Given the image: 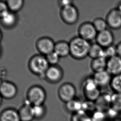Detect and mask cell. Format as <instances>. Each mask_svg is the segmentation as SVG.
Masks as SVG:
<instances>
[{
    "mask_svg": "<svg viewBox=\"0 0 121 121\" xmlns=\"http://www.w3.org/2000/svg\"><path fill=\"white\" fill-rule=\"evenodd\" d=\"M27 96L28 100L33 106L42 105L46 100V92L40 86H34L28 91Z\"/></svg>",
    "mask_w": 121,
    "mask_h": 121,
    "instance_id": "obj_4",
    "label": "cell"
},
{
    "mask_svg": "<svg viewBox=\"0 0 121 121\" xmlns=\"http://www.w3.org/2000/svg\"><path fill=\"white\" fill-rule=\"evenodd\" d=\"M17 17L15 13L8 10L0 14V22L4 27L11 28L17 24Z\"/></svg>",
    "mask_w": 121,
    "mask_h": 121,
    "instance_id": "obj_15",
    "label": "cell"
},
{
    "mask_svg": "<svg viewBox=\"0 0 121 121\" xmlns=\"http://www.w3.org/2000/svg\"><path fill=\"white\" fill-rule=\"evenodd\" d=\"M6 2L9 10L14 13L21 10L24 3L22 0H8Z\"/></svg>",
    "mask_w": 121,
    "mask_h": 121,
    "instance_id": "obj_22",
    "label": "cell"
},
{
    "mask_svg": "<svg viewBox=\"0 0 121 121\" xmlns=\"http://www.w3.org/2000/svg\"><path fill=\"white\" fill-rule=\"evenodd\" d=\"M83 89L86 98L90 101H96L101 94L100 88L92 77L87 78L84 81Z\"/></svg>",
    "mask_w": 121,
    "mask_h": 121,
    "instance_id": "obj_3",
    "label": "cell"
},
{
    "mask_svg": "<svg viewBox=\"0 0 121 121\" xmlns=\"http://www.w3.org/2000/svg\"><path fill=\"white\" fill-rule=\"evenodd\" d=\"M108 59L104 57H100L92 59L91 67L94 73L100 72L106 70Z\"/></svg>",
    "mask_w": 121,
    "mask_h": 121,
    "instance_id": "obj_17",
    "label": "cell"
},
{
    "mask_svg": "<svg viewBox=\"0 0 121 121\" xmlns=\"http://www.w3.org/2000/svg\"><path fill=\"white\" fill-rule=\"evenodd\" d=\"M112 76L106 70L94 73L92 77L99 88L110 85Z\"/></svg>",
    "mask_w": 121,
    "mask_h": 121,
    "instance_id": "obj_14",
    "label": "cell"
},
{
    "mask_svg": "<svg viewBox=\"0 0 121 121\" xmlns=\"http://www.w3.org/2000/svg\"><path fill=\"white\" fill-rule=\"evenodd\" d=\"M0 121H21V120L18 112L12 109H8L2 113Z\"/></svg>",
    "mask_w": 121,
    "mask_h": 121,
    "instance_id": "obj_20",
    "label": "cell"
},
{
    "mask_svg": "<svg viewBox=\"0 0 121 121\" xmlns=\"http://www.w3.org/2000/svg\"><path fill=\"white\" fill-rule=\"evenodd\" d=\"M54 52L60 57H65L70 54L69 43L65 41H59L55 43Z\"/></svg>",
    "mask_w": 121,
    "mask_h": 121,
    "instance_id": "obj_16",
    "label": "cell"
},
{
    "mask_svg": "<svg viewBox=\"0 0 121 121\" xmlns=\"http://www.w3.org/2000/svg\"><path fill=\"white\" fill-rule=\"evenodd\" d=\"M0 92L3 98L10 99L16 95L17 89L14 83L9 81H4L0 83Z\"/></svg>",
    "mask_w": 121,
    "mask_h": 121,
    "instance_id": "obj_12",
    "label": "cell"
},
{
    "mask_svg": "<svg viewBox=\"0 0 121 121\" xmlns=\"http://www.w3.org/2000/svg\"><path fill=\"white\" fill-rule=\"evenodd\" d=\"M76 89L72 84L66 83L61 86L58 90V95L61 100L68 102L74 99L75 96Z\"/></svg>",
    "mask_w": 121,
    "mask_h": 121,
    "instance_id": "obj_8",
    "label": "cell"
},
{
    "mask_svg": "<svg viewBox=\"0 0 121 121\" xmlns=\"http://www.w3.org/2000/svg\"><path fill=\"white\" fill-rule=\"evenodd\" d=\"M106 21L108 27L112 30L121 28V14L117 8L110 10L107 15Z\"/></svg>",
    "mask_w": 121,
    "mask_h": 121,
    "instance_id": "obj_9",
    "label": "cell"
},
{
    "mask_svg": "<svg viewBox=\"0 0 121 121\" xmlns=\"http://www.w3.org/2000/svg\"><path fill=\"white\" fill-rule=\"evenodd\" d=\"M22 121H31L34 118L32 112V106L31 104H25L20 110L19 112Z\"/></svg>",
    "mask_w": 121,
    "mask_h": 121,
    "instance_id": "obj_18",
    "label": "cell"
},
{
    "mask_svg": "<svg viewBox=\"0 0 121 121\" xmlns=\"http://www.w3.org/2000/svg\"><path fill=\"white\" fill-rule=\"evenodd\" d=\"M32 112L34 118H39L43 116L45 109L42 105L32 106Z\"/></svg>",
    "mask_w": 121,
    "mask_h": 121,
    "instance_id": "obj_29",
    "label": "cell"
},
{
    "mask_svg": "<svg viewBox=\"0 0 121 121\" xmlns=\"http://www.w3.org/2000/svg\"><path fill=\"white\" fill-rule=\"evenodd\" d=\"M50 66L46 56L41 54L33 56L30 59L28 63V66L31 72L39 76H45V74Z\"/></svg>",
    "mask_w": 121,
    "mask_h": 121,
    "instance_id": "obj_2",
    "label": "cell"
},
{
    "mask_svg": "<svg viewBox=\"0 0 121 121\" xmlns=\"http://www.w3.org/2000/svg\"><path fill=\"white\" fill-rule=\"evenodd\" d=\"M110 107L118 112H121V93L114 92L111 94Z\"/></svg>",
    "mask_w": 121,
    "mask_h": 121,
    "instance_id": "obj_21",
    "label": "cell"
},
{
    "mask_svg": "<svg viewBox=\"0 0 121 121\" xmlns=\"http://www.w3.org/2000/svg\"><path fill=\"white\" fill-rule=\"evenodd\" d=\"M46 57L48 62L50 65H57L60 57L58 54L54 51L46 56Z\"/></svg>",
    "mask_w": 121,
    "mask_h": 121,
    "instance_id": "obj_27",
    "label": "cell"
},
{
    "mask_svg": "<svg viewBox=\"0 0 121 121\" xmlns=\"http://www.w3.org/2000/svg\"><path fill=\"white\" fill-rule=\"evenodd\" d=\"M70 55L77 60H82L88 56L91 44L80 36L73 38L69 43Z\"/></svg>",
    "mask_w": 121,
    "mask_h": 121,
    "instance_id": "obj_1",
    "label": "cell"
},
{
    "mask_svg": "<svg viewBox=\"0 0 121 121\" xmlns=\"http://www.w3.org/2000/svg\"><path fill=\"white\" fill-rule=\"evenodd\" d=\"M73 1L72 0H60L59 1V5L61 7V8H63L64 7L67 6L69 5L73 4Z\"/></svg>",
    "mask_w": 121,
    "mask_h": 121,
    "instance_id": "obj_32",
    "label": "cell"
},
{
    "mask_svg": "<svg viewBox=\"0 0 121 121\" xmlns=\"http://www.w3.org/2000/svg\"><path fill=\"white\" fill-rule=\"evenodd\" d=\"M72 121H92L91 117H90L83 110H81L73 115Z\"/></svg>",
    "mask_w": 121,
    "mask_h": 121,
    "instance_id": "obj_26",
    "label": "cell"
},
{
    "mask_svg": "<svg viewBox=\"0 0 121 121\" xmlns=\"http://www.w3.org/2000/svg\"><path fill=\"white\" fill-rule=\"evenodd\" d=\"M78 32L79 36L89 42L95 39L98 34L93 23L88 22L80 25Z\"/></svg>",
    "mask_w": 121,
    "mask_h": 121,
    "instance_id": "obj_6",
    "label": "cell"
},
{
    "mask_svg": "<svg viewBox=\"0 0 121 121\" xmlns=\"http://www.w3.org/2000/svg\"><path fill=\"white\" fill-rule=\"evenodd\" d=\"M104 115L101 111L96 112L93 113V115L91 117L92 121H100L103 120Z\"/></svg>",
    "mask_w": 121,
    "mask_h": 121,
    "instance_id": "obj_30",
    "label": "cell"
},
{
    "mask_svg": "<svg viewBox=\"0 0 121 121\" xmlns=\"http://www.w3.org/2000/svg\"><path fill=\"white\" fill-rule=\"evenodd\" d=\"M106 70L112 77L121 74V57L117 55L108 59Z\"/></svg>",
    "mask_w": 121,
    "mask_h": 121,
    "instance_id": "obj_13",
    "label": "cell"
},
{
    "mask_svg": "<svg viewBox=\"0 0 121 121\" xmlns=\"http://www.w3.org/2000/svg\"><path fill=\"white\" fill-rule=\"evenodd\" d=\"M82 106L83 102L74 99L67 102V109L71 111L74 112L75 113L82 110Z\"/></svg>",
    "mask_w": 121,
    "mask_h": 121,
    "instance_id": "obj_25",
    "label": "cell"
},
{
    "mask_svg": "<svg viewBox=\"0 0 121 121\" xmlns=\"http://www.w3.org/2000/svg\"><path fill=\"white\" fill-rule=\"evenodd\" d=\"M55 43L51 38L43 37L36 42V48L41 55L46 56L54 51Z\"/></svg>",
    "mask_w": 121,
    "mask_h": 121,
    "instance_id": "obj_7",
    "label": "cell"
},
{
    "mask_svg": "<svg viewBox=\"0 0 121 121\" xmlns=\"http://www.w3.org/2000/svg\"><path fill=\"white\" fill-rule=\"evenodd\" d=\"M105 57L107 59L117 56L116 46L114 45L104 48Z\"/></svg>",
    "mask_w": 121,
    "mask_h": 121,
    "instance_id": "obj_28",
    "label": "cell"
},
{
    "mask_svg": "<svg viewBox=\"0 0 121 121\" xmlns=\"http://www.w3.org/2000/svg\"><path fill=\"white\" fill-rule=\"evenodd\" d=\"M60 16L65 23L69 25H73L78 20L79 12L77 8L72 4L62 8Z\"/></svg>",
    "mask_w": 121,
    "mask_h": 121,
    "instance_id": "obj_5",
    "label": "cell"
},
{
    "mask_svg": "<svg viewBox=\"0 0 121 121\" xmlns=\"http://www.w3.org/2000/svg\"><path fill=\"white\" fill-rule=\"evenodd\" d=\"M63 76L62 69L60 66L50 65L46 71L44 77L50 83H56L60 82Z\"/></svg>",
    "mask_w": 121,
    "mask_h": 121,
    "instance_id": "obj_10",
    "label": "cell"
},
{
    "mask_svg": "<svg viewBox=\"0 0 121 121\" xmlns=\"http://www.w3.org/2000/svg\"><path fill=\"white\" fill-rule=\"evenodd\" d=\"M88 56L92 59L100 57H105L104 48L97 43L91 44Z\"/></svg>",
    "mask_w": 121,
    "mask_h": 121,
    "instance_id": "obj_19",
    "label": "cell"
},
{
    "mask_svg": "<svg viewBox=\"0 0 121 121\" xmlns=\"http://www.w3.org/2000/svg\"><path fill=\"white\" fill-rule=\"evenodd\" d=\"M117 55L121 57V41L116 46Z\"/></svg>",
    "mask_w": 121,
    "mask_h": 121,
    "instance_id": "obj_33",
    "label": "cell"
},
{
    "mask_svg": "<svg viewBox=\"0 0 121 121\" xmlns=\"http://www.w3.org/2000/svg\"><path fill=\"white\" fill-rule=\"evenodd\" d=\"M95 40L98 44L104 48H105L113 45L114 36L111 31L108 29L98 33Z\"/></svg>",
    "mask_w": 121,
    "mask_h": 121,
    "instance_id": "obj_11",
    "label": "cell"
},
{
    "mask_svg": "<svg viewBox=\"0 0 121 121\" xmlns=\"http://www.w3.org/2000/svg\"><path fill=\"white\" fill-rule=\"evenodd\" d=\"M117 8L119 10V11L120 12V13L121 14V2L118 3Z\"/></svg>",
    "mask_w": 121,
    "mask_h": 121,
    "instance_id": "obj_34",
    "label": "cell"
},
{
    "mask_svg": "<svg viewBox=\"0 0 121 121\" xmlns=\"http://www.w3.org/2000/svg\"><path fill=\"white\" fill-rule=\"evenodd\" d=\"M110 86L114 92L121 93V74L112 77Z\"/></svg>",
    "mask_w": 121,
    "mask_h": 121,
    "instance_id": "obj_23",
    "label": "cell"
},
{
    "mask_svg": "<svg viewBox=\"0 0 121 121\" xmlns=\"http://www.w3.org/2000/svg\"><path fill=\"white\" fill-rule=\"evenodd\" d=\"M8 10H9L6 2L1 1L0 2V13L2 14Z\"/></svg>",
    "mask_w": 121,
    "mask_h": 121,
    "instance_id": "obj_31",
    "label": "cell"
},
{
    "mask_svg": "<svg viewBox=\"0 0 121 121\" xmlns=\"http://www.w3.org/2000/svg\"><path fill=\"white\" fill-rule=\"evenodd\" d=\"M92 23L98 33L108 29V25L106 21L103 18L100 17L95 18Z\"/></svg>",
    "mask_w": 121,
    "mask_h": 121,
    "instance_id": "obj_24",
    "label": "cell"
}]
</instances>
